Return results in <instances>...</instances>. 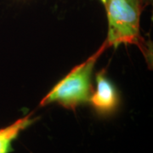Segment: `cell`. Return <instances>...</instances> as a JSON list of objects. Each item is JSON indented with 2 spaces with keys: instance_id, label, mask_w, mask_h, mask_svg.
<instances>
[{
  "instance_id": "obj_1",
  "label": "cell",
  "mask_w": 153,
  "mask_h": 153,
  "mask_svg": "<svg viewBox=\"0 0 153 153\" xmlns=\"http://www.w3.org/2000/svg\"><path fill=\"white\" fill-rule=\"evenodd\" d=\"M105 45L81 65L76 66L72 71L51 89L41 105L56 102L67 109H74L77 105L89 101L91 97V76L94 66L100 54Z\"/></svg>"
},
{
  "instance_id": "obj_2",
  "label": "cell",
  "mask_w": 153,
  "mask_h": 153,
  "mask_svg": "<svg viewBox=\"0 0 153 153\" xmlns=\"http://www.w3.org/2000/svg\"><path fill=\"white\" fill-rule=\"evenodd\" d=\"M142 0H106L108 38L106 44L117 47L121 44L140 42V16Z\"/></svg>"
},
{
  "instance_id": "obj_3",
  "label": "cell",
  "mask_w": 153,
  "mask_h": 153,
  "mask_svg": "<svg viewBox=\"0 0 153 153\" xmlns=\"http://www.w3.org/2000/svg\"><path fill=\"white\" fill-rule=\"evenodd\" d=\"M96 90L89 99L94 107L101 113L113 111L118 104L117 90L109 79L101 71L96 76Z\"/></svg>"
},
{
  "instance_id": "obj_4",
  "label": "cell",
  "mask_w": 153,
  "mask_h": 153,
  "mask_svg": "<svg viewBox=\"0 0 153 153\" xmlns=\"http://www.w3.org/2000/svg\"><path fill=\"white\" fill-rule=\"evenodd\" d=\"M34 120L30 116L20 118L10 125L0 128V153H10L13 151L12 143L21 134L33 123Z\"/></svg>"
},
{
  "instance_id": "obj_5",
  "label": "cell",
  "mask_w": 153,
  "mask_h": 153,
  "mask_svg": "<svg viewBox=\"0 0 153 153\" xmlns=\"http://www.w3.org/2000/svg\"><path fill=\"white\" fill-rule=\"evenodd\" d=\"M101 1H102V2H103V3H104V4H105V1H106V0H101Z\"/></svg>"
}]
</instances>
